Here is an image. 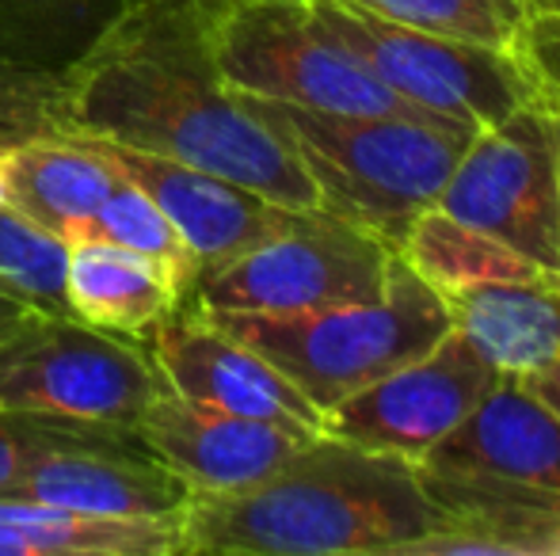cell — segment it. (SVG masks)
Returning <instances> with one entry per match:
<instances>
[{"label": "cell", "instance_id": "6da1fadb", "mask_svg": "<svg viewBox=\"0 0 560 556\" xmlns=\"http://www.w3.org/2000/svg\"><path fill=\"white\" fill-rule=\"evenodd\" d=\"M222 8L225 0H133L66 69L77 134L195 164L290 210H320L290 138L218 69Z\"/></svg>", "mask_w": 560, "mask_h": 556}, {"label": "cell", "instance_id": "7a4b0ae2", "mask_svg": "<svg viewBox=\"0 0 560 556\" xmlns=\"http://www.w3.org/2000/svg\"><path fill=\"white\" fill-rule=\"evenodd\" d=\"M454 527L420 461L317 435L229 496H191L184 556H416Z\"/></svg>", "mask_w": 560, "mask_h": 556}, {"label": "cell", "instance_id": "3957f363", "mask_svg": "<svg viewBox=\"0 0 560 556\" xmlns=\"http://www.w3.org/2000/svg\"><path fill=\"white\" fill-rule=\"evenodd\" d=\"M244 99L298 149L317 184L320 210L377 233L393 248L439 202L457 156L477 134L428 111L328 115L275 99Z\"/></svg>", "mask_w": 560, "mask_h": 556}, {"label": "cell", "instance_id": "277c9868", "mask_svg": "<svg viewBox=\"0 0 560 556\" xmlns=\"http://www.w3.org/2000/svg\"><path fill=\"white\" fill-rule=\"evenodd\" d=\"M195 305V301H191ZM210 312V309H207ZM229 335L275 363L320 412L382 374L420 358L450 332L439 289L400 256L389 286L366 301H343L313 312H210Z\"/></svg>", "mask_w": 560, "mask_h": 556}, {"label": "cell", "instance_id": "5b68a950", "mask_svg": "<svg viewBox=\"0 0 560 556\" xmlns=\"http://www.w3.org/2000/svg\"><path fill=\"white\" fill-rule=\"evenodd\" d=\"M164 389L141 340L84 324L73 312L23 309L0 332V409L100 423L138 435Z\"/></svg>", "mask_w": 560, "mask_h": 556}, {"label": "cell", "instance_id": "8992f818", "mask_svg": "<svg viewBox=\"0 0 560 556\" xmlns=\"http://www.w3.org/2000/svg\"><path fill=\"white\" fill-rule=\"evenodd\" d=\"M310 8L385 88L439 119L485 130L541 99L515 50L405 27L354 0H310Z\"/></svg>", "mask_w": 560, "mask_h": 556}, {"label": "cell", "instance_id": "52a82bcc", "mask_svg": "<svg viewBox=\"0 0 560 556\" xmlns=\"http://www.w3.org/2000/svg\"><path fill=\"white\" fill-rule=\"evenodd\" d=\"M214 50L229 88L252 99L328 115L420 111L320 27L310 0H225Z\"/></svg>", "mask_w": 560, "mask_h": 556}, {"label": "cell", "instance_id": "ba28073f", "mask_svg": "<svg viewBox=\"0 0 560 556\" xmlns=\"http://www.w3.org/2000/svg\"><path fill=\"white\" fill-rule=\"evenodd\" d=\"M400 252L328 210H302L275 237L195 279L187 301L210 312H313L366 301L389 286Z\"/></svg>", "mask_w": 560, "mask_h": 556}, {"label": "cell", "instance_id": "9c48e42d", "mask_svg": "<svg viewBox=\"0 0 560 556\" xmlns=\"http://www.w3.org/2000/svg\"><path fill=\"white\" fill-rule=\"evenodd\" d=\"M435 206L560 275V107L534 99L477 130Z\"/></svg>", "mask_w": 560, "mask_h": 556}, {"label": "cell", "instance_id": "30bf717a", "mask_svg": "<svg viewBox=\"0 0 560 556\" xmlns=\"http://www.w3.org/2000/svg\"><path fill=\"white\" fill-rule=\"evenodd\" d=\"M500 374L450 328L420 358L382 374L325 412V435L423 461L495 386Z\"/></svg>", "mask_w": 560, "mask_h": 556}, {"label": "cell", "instance_id": "8fae6325", "mask_svg": "<svg viewBox=\"0 0 560 556\" xmlns=\"http://www.w3.org/2000/svg\"><path fill=\"white\" fill-rule=\"evenodd\" d=\"M145 347L164 386L176 389L179 397L236 412V416L290 423V427L325 435V412L279 366L229 335L199 305H176L145 335Z\"/></svg>", "mask_w": 560, "mask_h": 556}, {"label": "cell", "instance_id": "7c38bea8", "mask_svg": "<svg viewBox=\"0 0 560 556\" xmlns=\"http://www.w3.org/2000/svg\"><path fill=\"white\" fill-rule=\"evenodd\" d=\"M320 430L236 416L164 386L138 419V438L164 461L191 496H229L282 469Z\"/></svg>", "mask_w": 560, "mask_h": 556}, {"label": "cell", "instance_id": "4fadbf2b", "mask_svg": "<svg viewBox=\"0 0 560 556\" xmlns=\"http://www.w3.org/2000/svg\"><path fill=\"white\" fill-rule=\"evenodd\" d=\"M8 496L104 519H168L191 504V488L133 430H104L43 453L23 469Z\"/></svg>", "mask_w": 560, "mask_h": 556}, {"label": "cell", "instance_id": "5bb4252c", "mask_svg": "<svg viewBox=\"0 0 560 556\" xmlns=\"http://www.w3.org/2000/svg\"><path fill=\"white\" fill-rule=\"evenodd\" d=\"M92 141L104 149L107 161L126 179H133L164 210V217L176 225L184 245L199 260V275L210 268H222L244 248L282 233L302 214V210H290L267 194L252 191V187H241L207 168H195V164L138 153V149L115 145V141Z\"/></svg>", "mask_w": 560, "mask_h": 556}, {"label": "cell", "instance_id": "9a60e30c", "mask_svg": "<svg viewBox=\"0 0 560 556\" xmlns=\"http://www.w3.org/2000/svg\"><path fill=\"white\" fill-rule=\"evenodd\" d=\"M420 465L560 499V416L518 378H495Z\"/></svg>", "mask_w": 560, "mask_h": 556}, {"label": "cell", "instance_id": "2e32d148", "mask_svg": "<svg viewBox=\"0 0 560 556\" xmlns=\"http://www.w3.org/2000/svg\"><path fill=\"white\" fill-rule=\"evenodd\" d=\"M122 171L92 138H38L0 153L4 202L61 240H84Z\"/></svg>", "mask_w": 560, "mask_h": 556}, {"label": "cell", "instance_id": "e0dca14e", "mask_svg": "<svg viewBox=\"0 0 560 556\" xmlns=\"http://www.w3.org/2000/svg\"><path fill=\"white\" fill-rule=\"evenodd\" d=\"M439 297L454 332L500 378H530L560 358V275L485 282Z\"/></svg>", "mask_w": 560, "mask_h": 556}, {"label": "cell", "instance_id": "ac0fdd59", "mask_svg": "<svg viewBox=\"0 0 560 556\" xmlns=\"http://www.w3.org/2000/svg\"><path fill=\"white\" fill-rule=\"evenodd\" d=\"M0 556H184V514L104 519L0 496Z\"/></svg>", "mask_w": 560, "mask_h": 556}, {"label": "cell", "instance_id": "d6986e66", "mask_svg": "<svg viewBox=\"0 0 560 556\" xmlns=\"http://www.w3.org/2000/svg\"><path fill=\"white\" fill-rule=\"evenodd\" d=\"M66 301L84 324L145 343V335L184 305V297L133 252L89 237L69 245Z\"/></svg>", "mask_w": 560, "mask_h": 556}, {"label": "cell", "instance_id": "ffe728a7", "mask_svg": "<svg viewBox=\"0 0 560 556\" xmlns=\"http://www.w3.org/2000/svg\"><path fill=\"white\" fill-rule=\"evenodd\" d=\"M133 0H0V58L73 69Z\"/></svg>", "mask_w": 560, "mask_h": 556}, {"label": "cell", "instance_id": "44dd1931", "mask_svg": "<svg viewBox=\"0 0 560 556\" xmlns=\"http://www.w3.org/2000/svg\"><path fill=\"white\" fill-rule=\"evenodd\" d=\"M397 252L405 256L408 268L428 279L439 294L485 286V282H515V279L549 275V271L534 268L530 260L511 252L500 240L454 222V217L443 214L439 206L423 210V214L408 225Z\"/></svg>", "mask_w": 560, "mask_h": 556}, {"label": "cell", "instance_id": "7402d4cb", "mask_svg": "<svg viewBox=\"0 0 560 556\" xmlns=\"http://www.w3.org/2000/svg\"><path fill=\"white\" fill-rule=\"evenodd\" d=\"M89 237L112 240V245L133 252L138 260H145L184 301H187V294H191L195 279H199V260H195L191 248L184 245L176 225H172L168 217H164V210L126 176H118L115 191L107 194L100 214L92 217Z\"/></svg>", "mask_w": 560, "mask_h": 556}, {"label": "cell", "instance_id": "603a6c76", "mask_svg": "<svg viewBox=\"0 0 560 556\" xmlns=\"http://www.w3.org/2000/svg\"><path fill=\"white\" fill-rule=\"evenodd\" d=\"M69 240L54 237L50 229L31 217L0 206V289L15 301L46 312H69L66 301Z\"/></svg>", "mask_w": 560, "mask_h": 556}, {"label": "cell", "instance_id": "cb8c5ba5", "mask_svg": "<svg viewBox=\"0 0 560 556\" xmlns=\"http://www.w3.org/2000/svg\"><path fill=\"white\" fill-rule=\"evenodd\" d=\"M69 76L0 58V153L38 138H73Z\"/></svg>", "mask_w": 560, "mask_h": 556}, {"label": "cell", "instance_id": "d4e9b609", "mask_svg": "<svg viewBox=\"0 0 560 556\" xmlns=\"http://www.w3.org/2000/svg\"><path fill=\"white\" fill-rule=\"evenodd\" d=\"M370 12L416 31L511 50L523 31L526 0H354Z\"/></svg>", "mask_w": 560, "mask_h": 556}, {"label": "cell", "instance_id": "484cf974", "mask_svg": "<svg viewBox=\"0 0 560 556\" xmlns=\"http://www.w3.org/2000/svg\"><path fill=\"white\" fill-rule=\"evenodd\" d=\"M104 430H118V427L43 416V412L0 409V496H8V488L20 481V473L35 458L58 450V446H73V442H84V438H96V435H104Z\"/></svg>", "mask_w": 560, "mask_h": 556}, {"label": "cell", "instance_id": "4316f807", "mask_svg": "<svg viewBox=\"0 0 560 556\" xmlns=\"http://www.w3.org/2000/svg\"><path fill=\"white\" fill-rule=\"evenodd\" d=\"M511 50L534 76L538 96L560 107V0H526L523 31Z\"/></svg>", "mask_w": 560, "mask_h": 556}, {"label": "cell", "instance_id": "83f0119b", "mask_svg": "<svg viewBox=\"0 0 560 556\" xmlns=\"http://www.w3.org/2000/svg\"><path fill=\"white\" fill-rule=\"evenodd\" d=\"M518 381H523L534 397H541V401H546L549 409L560 416V358H557V363H549L546 370L530 374V378H518Z\"/></svg>", "mask_w": 560, "mask_h": 556}, {"label": "cell", "instance_id": "f1b7e54d", "mask_svg": "<svg viewBox=\"0 0 560 556\" xmlns=\"http://www.w3.org/2000/svg\"><path fill=\"white\" fill-rule=\"evenodd\" d=\"M23 309H31V305L15 301L12 294H4V289H0V332H8V328H12L15 320H20Z\"/></svg>", "mask_w": 560, "mask_h": 556}, {"label": "cell", "instance_id": "f546056e", "mask_svg": "<svg viewBox=\"0 0 560 556\" xmlns=\"http://www.w3.org/2000/svg\"><path fill=\"white\" fill-rule=\"evenodd\" d=\"M0 206H4V179H0Z\"/></svg>", "mask_w": 560, "mask_h": 556}]
</instances>
